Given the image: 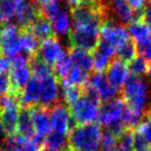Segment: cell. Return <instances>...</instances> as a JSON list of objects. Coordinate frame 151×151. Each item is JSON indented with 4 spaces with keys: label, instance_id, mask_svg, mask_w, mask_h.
<instances>
[{
    "label": "cell",
    "instance_id": "cell-45",
    "mask_svg": "<svg viewBox=\"0 0 151 151\" xmlns=\"http://www.w3.org/2000/svg\"><path fill=\"white\" fill-rule=\"evenodd\" d=\"M40 151H55V150H52V149H50V148H48V147H46V146H44L42 149H40Z\"/></svg>",
    "mask_w": 151,
    "mask_h": 151
},
{
    "label": "cell",
    "instance_id": "cell-24",
    "mask_svg": "<svg viewBox=\"0 0 151 151\" xmlns=\"http://www.w3.org/2000/svg\"><path fill=\"white\" fill-rule=\"evenodd\" d=\"M20 45H21V51H24L26 54L29 55V58L37 55V51L40 48L38 38L29 29H21Z\"/></svg>",
    "mask_w": 151,
    "mask_h": 151
},
{
    "label": "cell",
    "instance_id": "cell-42",
    "mask_svg": "<svg viewBox=\"0 0 151 151\" xmlns=\"http://www.w3.org/2000/svg\"><path fill=\"white\" fill-rule=\"evenodd\" d=\"M32 1H33L36 5H42V6H44L45 4H47L51 0H32Z\"/></svg>",
    "mask_w": 151,
    "mask_h": 151
},
{
    "label": "cell",
    "instance_id": "cell-40",
    "mask_svg": "<svg viewBox=\"0 0 151 151\" xmlns=\"http://www.w3.org/2000/svg\"><path fill=\"white\" fill-rule=\"evenodd\" d=\"M22 151H40V148L36 146L32 141H27L25 144L22 146Z\"/></svg>",
    "mask_w": 151,
    "mask_h": 151
},
{
    "label": "cell",
    "instance_id": "cell-32",
    "mask_svg": "<svg viewBox=\"0 0 151 151\" xmlns=\"http://www.w3.org/2000/svg\"><path fill=\"white\" fill-rule=\"evenodd\" d=\"M137 132L140 134L151 147V118L148 117L147 119L143 120L137 127Z\"/></svg>",
    "mask_w": 151,
    "mask_h": 151
},
{
    "label": "cell",
    "instance_id": "cell-49",
    "mask_svg": "<svg viewBox=\"0 0 151 151\" xmlns=\"http://www.w3.org/2000/svg\"><path fill=\"white\" fill-rule=\"evenodd\" d=\"M0 50H1V31H0Z\"/></svg>",
    "mask_w": 151,
    "mask_h": 151
},
{
    "label": "cell",
    "instance_id": "cell-8",
    "mask_svg": "<svg viewBox=\"0 0 151 151\" xmlns=\"http://www.w3.org/2000/svg\"><path fill=\"white\" fill-rule=\"evenodd\" d=\"M99 40L112 46L117 51L126 42H130V37L128 31L122 25L114 21H107L101 25Z\"/></svg>",
    "mask_w": 151,
    "mask_h": 151
},
{
    "label": "cell",
    "instance_id": "cell-1",
    "mask_svg": "<svg viewBox=\"0 0 151 151\" xmlns=\"http://www.w3.org/2000/svg\"><path fill=\"white\" fill-rule=\"evenodd\" d=\"M71 19L69 42L73 48L93 52L99 42L101 25L108 21L107 3L95 0L78 4L71 9Z\"/></svg>",
    "mask_w": 151,
    "mask_h": 151
},
{
    "label": "cell",
    "instance_id": "cell-26",
    "mask_svg": "<svg viewBox=\"0 0 151 151\" xmlns=\"http://www.w3.org/2000/svg\"><path fill=\"white\" fill-rule=\"evenodd\" d=\"M44 146L55 151H67L69 149L68 139L66 136L53 132L46 137Z\"/></svg>",
    "mask_w": 151,
    "mask_h": 151
},
{
    "label": "cell",
    "instance_id": "cell-18",
    "mask_svg": "<svg viewBox=\"0 0 151 151\" xmlns=\"http://www.w3.org/2000/svg\"><path fill=\"white\" fill-rule=\"evenodd\" d=\"M20 107L21 106H14V107L0 110V123H1L5 137L13 136L16 134V128H17L20 114Z\"/></svg>",
    "mask_w": 151,
    "mask_h": 151
},
{
    "label": "cell",
    "instance_id": "cell-21",
    "mask_svg": "<svg viewBox=\"0 0 151 151\" xmlns=\"http://www.w3.org/2000/svg\"><path fill=\"white\" fill-rule=\"evenodd\" d=\"M16 134L28 141H31L35 136V130H34L28 109H23L22 111H20Z\"/></svg>",
    "mask_w": 151,
    "mask_h": 151
},
{
    "label": "cell",
    "instance_id": "cell-33",
    "mask_svg": "<svg viewBox=\"0 0 151 151\" xmlns=\"http://www.w3.org/2000/svg\"><path fill=\"white\" fill-rule=\"evenodd\" d=\"M117 143V137L110 132L109 130H104L101 132V149H110L116 146Z\"/></svg>",
    "mask_w": 151,
    "mask_h": 151
},
{
    "label": "cell",
    "instance_id": "cell-38",
    "mask_svg": "<svg viewBox=\"0 0 151 151\" xmlns=\"http://www.w3.org/2000/svg\"><path fill=\"white\" fill-rule=\"evenodd\" d=\"M126 1H127L129 6L132 7L134 12H141V13H142L144 7L146 6V4L150 0H126Z\"/></svg>",
    "mask_w": 151,
    "mask_h": 151
},
{
    "label": "cell",
    "instance_id": "cell-44",
    "mask_svg": "<svg viewBox=\"0 0 151 151\" xmlns=\"http://www.w3.org/2000/svg\"><path fill=\"white\" fill-rule=\"evenodd\" d=\"M101 151H120L117 147H113V148H110V149H101Z\"/></svg>",
    "mask_w": 151,
    "mask_h": 151
},
{
    "label": "cell",
    "instance_id": "cell-7",
    "mask_svg": "<svg viewBox=\"0 0 151 151\" xmlns=\"http://www.w3.org/2000/svg\"><path fill=\"white\" fill-rule=\"evenodd\" d=\"M84 91L95 96L99 101L101 99L106 101L113 99L118 93V89L110 84L105 73L96 71L87 81Z\"/></svg>",
    "mask_w": 151,
    "mask_h": 151
},
{
    "label": "cell",
    "instance_id": "cell-47",
    "mask_svg": "<svg viewBox=\"0 0 151 151\" xmlns=\"http://www.w3.org/2000/svg\"><path fill=\"white\" fill-rule=\"evenodd\" d=\"M0 151H5L4 150V148H3V146L1 144H0Z\"/></svg>",
    "mask_w": 151,
    "mask_h": 151
},
{
    "label": "cell",
    "instance_id": "cell-37",
    "mask_svg": "<svg viewBox=\"0 0 151 151\" xmlns=\"http://www.w3.org/2000/svg\"><path fill=\"white\" fill-rule=\"evenodd\" d=\"M141 20L148 26V28L151 30V0L146 4L144 9L142 11V15H141Z\"/></svg>",
    "mask_w": 151,
    "mask_h": 151
},
{
    "label": "cell",
    "instance_id": "cell-12",
    "mask_svg": "<svg viewBox=\"0 0 151 151\" xmlns=\"http://www.w3.org/2000/svg\"><path fill=\"white\" fill-rule=\"evenodd\" d=\"M109 2L107 4L108 21L114 19L115 23L123 26V24H130L136 20L134 11L126 0H112Z\"/></svg>",
    "mask_w": 151,
    "mask_h": 151
},
{
    "label": "cell",
    "instance_id": "cell-16",
    "mask_svg": "<svg viewBox=\"0 0 151 151\" xmlns=\"http://www.w3.org/2000/svg\"><path fill=\"white\" fill-rule=\"evenodd\" d=\"M116 53H117V51L115 48L99 40L96 48L93 51L92 55L93 67H94L95 71L103 73L105 69H107Z\"/></svg>",
    "mask_w": 151,
    "mask_h": 151
},
{
    "label": "cell",
    "instance_id": "cell-34",
    "mask_svg": "<svg viewBox=\"0 0 151 151\" xmlns=\"http://www.w3.org/2000/svg\"><path fill=\"white\" fill-rule=\"evenodd\" d=\"M151 148L145 139L138 132H134V151H147Z\"/></svg>",
    "mask_w": 151,
    "mask_h": 151
},
{
    "label": "cell",
    "instance_id": "cell-39",
    "mask_svg": "<svg viewBox=\"0 0 151 151\" xmlns=\"http://www.w3.org/2000/svg\"><path fill=\"white\" fill-rule=\"evenodd\" d=\"M11 70V60L3 54H0V75H6Z\"/></svg>",
    "mask_w": 151,
    "mask_h": 151
},
{
    "label": "cell",
    "instance_id": "cell-51",
    "mask_svg": "<svg viewBox=\"0 0 151 151\" xmlns=\"http://www.w3.org/2000/svg\"><path fill=\"white\" fill-rule=\"evenodd\" d=\"M103 1H105L106 2V1H112V0H103Z\"/></svg>",
    "mask_w": 151,
    "mask_h": 151
},
{
    "label": "cell",
    "instance_id": "cell-2",
    "mask_svg": "<svg viewBox=\"0 0 151 151\" xmlns=\"http://www.w3.org/2000/svg\"><path fill=\"white\" fill-rule=\"evenodd\" d=\"M101 130L97 124L77 125L70 130L69 148L73 151H97L101 146Z\"/></svg>",
    "mask_w": 151,
    "mask_h": 151
},
{
    "label": "cell",
    "instance_id": "cell-46",
    "mask_svg": "<svg viewBox=\"0 0 151 151\" xmlns=\"http://www.w3.org/2000/svg\"><path fill=\"white\" fill-rule=\"evenodd\" d=\"M7 151H22V149L20 148V147H15V148H12V149H9V150H7Z\"/></svg>",
    "mask_w": 151,
    "mask_h": 151
},
{
    "label": "cell",
    "instance_id": "cell-52",
    "mask_svg": "<svg viewBox=\"0 0 151 151\" xmlns=\"http://www.w3.org/2000/svg\"><path fill=\"white\" fill-rule=\"evenodd\" d=\"M67 151H73V150H71V149H70V148H69V149H68V150H67Z\"/></svg>",
    "mask_w": 151,
    "mask_h": 151
},
{
    "label": "cell",
    "instance_id": "cell-29",
    "mask_svg": "<svg viewBox=\"0 0 151 151\" xmlns=\"http://www.w3.org/2000/svg\"><path fill=\"white\" fill-rule=\"evenodd\" d=\"M148 61L145 60L143 57H134L132 61L128 62L127 68L130 73L134 75V77H140L145 75L148 71Z\"/></svg>",
    "mask_w": 151,
    "mask_h": 151
},
{
    "label": "cell",
    "instance_id": "cell-27",
    "mask_svg": "<svg viewBox=\"0 0 151 151\" xmlns=\"http://www.w3.org/2000/svg\"><path fill=\"white\" fill-rule=\"evenodd\" d=\"M73 62H71L69 56L65 54L62 58L59 59L54 64V70H53V73H54L55 77H58L62 81L66 78V76L68 75V73L73 68Z\"/></svg>",
    "mask_w": 151,
    "mask_h": 151
},
{
    "label": "cell",
    "instance_id": "cell-30",
    "mask_svg": "<svg viewBox=\"0 0 151 151\" xmlns=\"http://www.w3.org/2000/svg\"><path fill=\"white\" fill-rule=\"evenodd\" d=\"M62 4H61L60 0H51L47 4L42 6L40 9V13L44 17H46L49 21H52L61 11H62Z\"/></svg>",
    "mask_w": 151,
    "mask_h": 151
},
{
    "label": "cell",
    "instance_id": "cell-22",
    "mask_svg": "<svg viewBox=\"0 0 151 151\" xmlns=\"http://www.w3.org/2000/svg\"><path fill=\"white\" fill-rule=\"evenodd\" d=\"M26 29H29L38 40H46V38L53 36V29L51 22L46 17H44L42 13L32 22L31 25Z\"/></svg>",
    "mask_w": 151,
    "mask_h": 151
},
{
    "label": "cell",
    "instance_id": "cell-15",
    "mask_svg": "<svg viewBox=\"0 0 151 151\" xmlns=\"http://www.w3.org/2000/svg\"><path fill=\"white\" fill-rule=\"evenodd\" d=\"M106 77H107L110 84L119 90V88L124 86L127 80L129 79L128 78L129 71H128L127 68V64L120 59L112 60V62L110 63V65L107 68Z\"/></svg>",
    "mask_w": 151,
    "mask_h": 151
},
{
    "label": "cell",
    "instance_id": "cell-35",
    "mask_svg": "<svg viewBox=\"0 0 151 151\" xmlns=\"http://www.w3.org/2000/svg\"><path fill=\"white\" fill-rule=\"evenodd\" d=\"M12 92L11 79L7 75H0V97Z\"/></svg>",
    "mask_w": 151,
    "mask_h": 151
},
{
    "label": "cell",
    "instance_id": "cell-11",
    "mask_svg": "<svg viewBox=\"0 0 151 151\" xmlns=\"http://www.w3.org/2000/svg\"><path fill=\"white\" fill-rule=\"evenodd\" d=\"M21 28L16 24L7 23L1 31V50L7 58H14L21 52L20 45Z\"/></svg>",
    "mask_w": 151,
    "mask_h": 151
},
{
    "label": "cell",
    "instance_id": "cell-36",
    "mask_svg": "<svg viewBox=\"0 0 151 151\" xmlns=\"http://www.w3.org/2000/svg\"><path fill=\"white\" fill-rule=\"evenodd\" d=\"M136 50L141 55V57H143L145 60H151V40L147 42V44L143 45V46L136 47Z\"/></svg>",
    "mask_w": 151,
    "mask_h": 151
},
{
    "label": "cell",
    "instance_id": "cell-50",
    "mask_svg": "<svg viewBox=\"0 0 151 151\" xmlns=\"http://www.w3.org/2000/svg\"><path fill=\"white\" fill-rule=\"evenodd\" d=\"M2 132H3V130H2V126H1V123H0V134H1Z\"/></svg>",
    "mask_w": 151,
    "mask_h": 151
},
{
    "label": "cell",
    "instance_id": "cell-23",
    "mask_svg": "<svg viewBox=\"0 0 151 151\" xmlns=\"http://www.w3.org/2000/svg\"><path fill=\"white\" fill-rule=\"evenodd\" d=\"M50 22L52 25L53 33L59 37L66 36L70 32V17L65 9H62V11Z\"/></svg>",
    "mask_w": 151,
    "mask_h": 151
},
{
    "label": "cell",
    "instance_id": "cell-3",
    "mask_svg": "<svg viewBox=\"0 0 151 151\" xmlns=\"http://www.w3.org/2000/svg\"><path fill=\"white\" fill-rule=\"evenodd\" d=\"M123 88V101L132 111L146 116L145 108L148 101V86L140 77L128 79Z\"/></svg>",
    "mask_w": 151,
    "mask_h": 151
},
{
    "label": "cell",
    "instance_id": "cell-28",
    "mask_svg": "<svg viewBox=\"0 0 151 151\" xmlns=\"http://www.w3.org/2000/svg\"><path fill=\"white\" fill-rule=\"evenodd\" d=\"M83 94V90L80 87L71 86V85L62 84V96L63 101L67 106H71L78 101Z\"/></svg>",
    "mask_w": 151,
    "mask_h": 151
},
{
    "label": "cell",
    "instance_id": "cell-9",
    "mask_svg": "<svg viewBox=\"0 0 151 151\" xmlns=\"http://www.w3.org/2000/svg\"><path fill=\"white\" fill-rule=\"evenodd\" d=\"M36 80L38 82V89H40L38 106L46 109H51L53 106L58 104L60 97V90L57 78L53 73L45 78L36 79Z\"/></svg>",
    "mask_w": 151,
    "mask_h": 151
},
{
    "label": "cell",
    "instance_id": "cell-20",
    "mask_svg": "<svg viewBox=\"0 0 151 151\" xmlns=\"http://www.w3.org/2000/svg\"><path fill=\"white\" fill-rule=\"evenodd\" d=\"M69 58L73 65L76 67L83 69L86 73L92 70L93 68V58L92 55L88 51L82 50L79 48H70L69 50Z\"/></svg>",
    "mask_w": 151,
    "mask_h": 151
},
{
    "label": "cell",
    "instance_id": "cell-41",
    "mask_svg": "<svg viewBox=\"0 0 151 151\" xmlns=\"http://www.w3.org/2000/svg\"><path fill=\"white\" fill-rule=\"evenodd\" d=\"M63 1H64V2H66V4L69 5L71 9H73V7H75V6H77V5L79 4L78 0H63Z\"/></svg>",
    "mask_w": 151,
    "mask_h": 151
},
{
    "label": "cell",
    "instance_id": "cell-48",
    "mask_svg": "<svg viewBox=\"0 0 151 151\" xmlns=\"http://www.w3.org/2000/svg\"><path fill=\"white\" fill-rule=\"evenodd\" d=\"M148 71L150 73V75H151V63H150V65H149V67H148Z\"/></svg>",
    "mask_w": 151,
    "mask_h": 151
},
{
    "label": "cell",
    "instance_id": "cell-25",
    "mask_svg": "<svg viewBox=\"0 0 151 151\" xmlns=\"http://www.w3.org/2000/svg\"><path fill=\"white\" fill-rule=\"evenodd\" d=\"M87 81H88V73L79 67L73 66L68 75L66 76V78L61 81V84H67L82 88V86H85L87 84Z\"/></svg>",
    "mask_w": 151,
    "mask_h": 151
},
{
    "label": "cell",
    "instance_id": "cell-14",
    "mask_svg": "<svg viewBox=\"0 0 151 151\" xmlns=\"http://www.w3.org/2000/svg\"><path fill=\"white\" fill-rule=\"evenodd\" d=\"M28 110L35 130V136L46 139V137L51 132V122L48 109L40 106H34Z\"/></svg>",
    "mask_w": 151,
    "mask_h": 151
},
{
    "label": "cell",
    "instance_id": "cell-31",
    "mask_svg": "<svg viewBox=\"0 0 151 151\" xmlns=\"http://www.w3.org/2000/svg\"><path fill=\"white\" fill-rule=\"evenodd\" d=\"M136 46H134V42H132V40L126 42L124 46H122L121 48L117 50V54L119 56V59L125 63H128L129 61H132L136 57Z\"/></svg>",
    "mask_w": 151,
    "mask_h": 151
},
{
    "label": "cell",
    "instance_id": "cell-4",
    "mask_svg": "<svg viewBox=\"0 0 151 151\" xmlns=\"http://www.w3.org/2000/svg\"><path fill=\"white\" fill-rule=\"evenodd\" d=\"M125 108L126 106L123 99L118 97L108 101L99 111V123L105 126L106 130H109L116 137H118L125 129L122 121Z\"/></svg>",
    "mask_w": 151,
    "mask_h": 151
},
{
    "label": "cell",
    "instance_id": "cell-53",
    "mask_svg": "<svg viewBox=\"0 0 151 151\" xmlns=\"http://www.w3.org/2000/svg\"><path fill=\"white\" fill-rule=\"evenodd\" d=\"M147 151H151V148H149V149H148V150H147Z\"/></svg>",
    "mask_w": 151,
    "mask_h": 151
},
{
    "label": "cell",
    "instance_id": "cell-17",
    "mask_svg": "<svg viewBox=\"0 0 151 151\" xmlns=\"http://www.w3.org/2000/svg\"><path fill=\"white\" fill-rule=\"evenodd\" d=\"M40 15V9L32 0H26L18 9L15 15V21L21 29H26L32 24V22Z\"/></svg>",
    "mask_w": 151,
    "mask_h": 151
},
{
    "label": "cell",
    "instance_id": "cell-10",
    "mask_svg": "<svg viewBox=\"0 0 151 151\" xmlns=\"http://www.w3.org/2000/svg\"><path fill=\"white\" fill-rule=\"evenodd\" d=\"M51 122V129L54 132L66 136L73 128V122L71 119L69 110L64 104H56L49 111Z\"/></svg>",
    "mask_w": 151,
    "mask_h": 151
},
{
    "label": "cell",
    "instance_id": "cell-43",
    "mask_svg": "<svg viewBox=\"0 0 151 151\" xmlns=\"http://www.w3.org/2000/svg\"><path fill=\"white\" fill-rule=\"evenodd\" d=\"M9 1H12V2H14V3H16L17 5H22L24 2H25L26 0H9Z\"/></svg>",
    "mask_w": 151,
    "mask_h": 151
},
{
    "label": "cell",
    "instance_id": "cell-13",
    "mask_svg": "<svg viewBox=\"0 0 151 151\" xmlns=\"http://www.w3.org/2000/svg\"><path fill=\"white\" fill-rule=\"evenodd\" d=\"M37 57L48 65H54L59 59L65 55V50L58 38L51 36L42 40V45L38 48Z\"/></svg>",
    "mask_w": 151,
    "mask_h": 151
},
{
    "label": "cell",
    "instance_id": "cell-6",
    "mask_svg": "<svg viewBox=\"0 0 151 151\" xmlns=\"http://www.w3.org/2000/svg\"><path fill=\"white\" fill-rule=\"evenodd\" d=\"M29 58L24 55H17L11 61V79L12 92L20 95L24 87L27 85L31 78Z\"/></svg>",
    "mask_w": 151,
    "mask_h": 151
},
{
    "label": "cell",
    "instance_id": "cell-5",
    "mask_svg": "<svg viewBox=\"0 0 151 151\" xmlns=\"http://www.w3.org/2000/svg\"><path fill=\"white\" fill-rule=\"evenodd\" d=\"M99 101L85 91L78 101L69 106L71 119L78 125H85L94 122L99 118Z\"/></svg>",
    "mask_w": 151,
    "mask_h": 151
},
{
    "label": "cell",
    "instance_id": "cell-19",
    "mask_svg": "<svg viewBox=\"0 0 151 151\" xmlns=\"http://www.w3.org/2000/svg\"><path fill=\"white\" fill-rule=\"evenodd\" d=\"M128 33L134 40V46L140 47L151 40V30L141 19L134 20L129 24Z\"/></svg>",
    "mask_w": 151,
    "mask_h": 151
}]
</instances>
